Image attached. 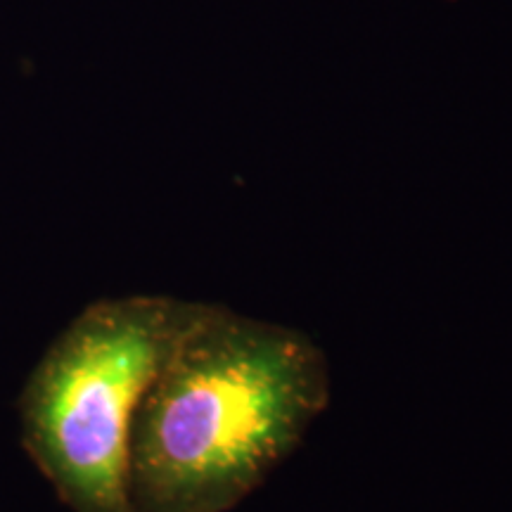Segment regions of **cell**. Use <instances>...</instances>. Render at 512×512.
I'll return each instance as SVG.
<instances>
[{"label": "cell", "instance_id": "6da1fadb", "mask_svg": "<svg viewBox=\"0 0 512 512\" xmlns=\"http://www.w3.org/2000/svg\"><path fill=\"white\" fill-rule=\"evenodd\" d=\"M330 403L309 335L204 304L147 384L126 446L131 512H230Z\"/></svg>", "mask_w": 512, "mask_h": 512}, {"label": "cell", "instance_id": "7a4b0ae2", "mask_svg": "<svg viewBox=\"0 0 512 512\" xmlns=\"http://www.w3.org/2000/svg\"><path fill=\"white\" fill-rule=\"evenodd\" d=\"M202 309L169 294L98 299L38 358L17 399L22 448L72 512H131L133 413Z\"/></svg>", "mask_w": 512, "mask_h": 512}]
</instances>
